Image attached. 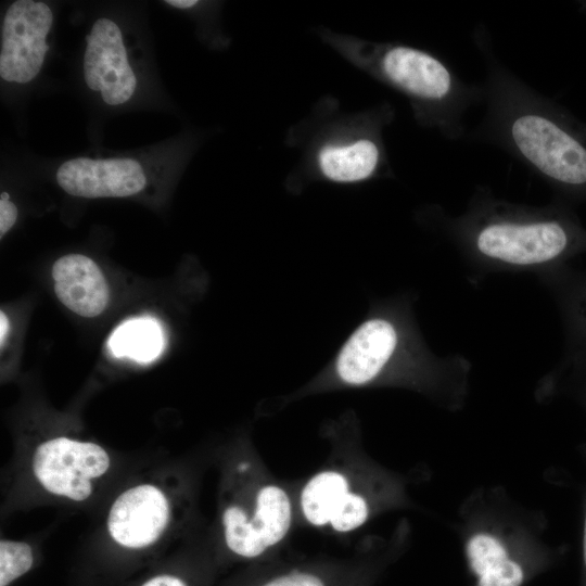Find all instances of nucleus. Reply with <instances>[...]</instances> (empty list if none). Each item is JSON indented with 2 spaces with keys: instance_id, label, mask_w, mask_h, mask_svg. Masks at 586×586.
<instances>
[{
  "instance_id": "nucleus-1",
  "label": "nucleus",
  "mask_w": 586,
  "mask_h": 586,
  "mask_svg": "<svg viewBox=\"0 0 586 586\" xmlns=\"http://www.w3.org/2000/svg\"><path fill=\"white\" fill-rule=\"evenodd\" d=\"M473 40L486 64V111L472 137L524 164L556 191V200L586 201V124L502 65L484 29Z\"/></svg>"
},
{
  "instance_id": "nucleus-2",
  "label": "nucleus",
  "mask_w": 586,
  "mask_h": 586,
  "mask_svg": "<svg viewBox=\"0 0 586 586\" xmlns=\"http://www.w3.org/2000/svg\"><path fill=\"white\" fill-rule=\"evenodd\" d=\"M462 260L475 272H533L538 277L566 267L586 252V228L561 201L544 205L514 203L477 186L466 209L451 216L431 212Z\"/></svg>"
},
{
  "instance_id": "nucleus-3",
  "label": "nucleus",
  "mask_w": 586,
  "mask_h": 586,
  "mask_svg": "<svg viewBox=\"0 0 586 586\" xmlns=\"http://www.w3.org/2000/svg\"><path fill=\"white\" fill-rule=\"evenodd\" d=\"M399 309L380 310L356 328L335 358V381L345 387H406L450 412L461 410L469 397L471 362L459 354L432 353L410 316Z\"/></svg>"
},
{
  "instance_id": "nucleus-4",
  "label": "nucleus",
  "mask_w": 586,
  "mask_h": 586,
  "mask_svg": "<svg viewBox=\"0 0 586 586\" xmlns=\"http://www.w3.org/2000/svg\"><path fill=\"white\" fill-rule=\"evenodd\" d=\"M454 530L471 586H526L566 553V546L547 542L545 513L499 485L480 486L467 495Z\"/></svg>"
},
{
  "instance_id": "nucleus-5",
  "label": "nucleus",
  "mask_w": 586,
  "mask_h": 586,
  "mask_svg": "<svg viewBox=\"0 0 586 586\" xmlns=\"http://www.w3.org/2000/svg\"><path fill=\"white\" fill-rule=\"evenodd\" d=\"M332 444L326 462L294 491L297 520L346 535L385 512L415 506L405 474L381 466L359 444Z\"/></svg>"
},
{
  "instance_id": "nucleus-6",
  "label": "nucleus",
  "mask_w": 586,
  "mask_h": 586,
  "mask_svg": "<svg viewBox=\"0 0 586 586\" xmlns=\"http://www.w3.org/2000/svg\"><path fill=\"white\" fill-rule=\"evenodd\" d=\"M360 63L375 78L403 93L416 119L448 140L467 133L464 116L483 102L482 85L461 79L442 59L400 43H366Z\"/></svg>"
},
{
  "instance_id": "nucleus-7",
  "label": "nucleus",
  "mask_w": 586,
  "mask_h": 586,
  "mask_svg": "<svg viewBox=\"0 0 586 586\" xmlns=\"http://www.w3.org/2000/svg\"><path fill=\"white\" fill-rule=\"evenodd\" d=\"M229 476L220 511L225 546L243 560L266 559L282 546L297 520L295 493L255 454L240 460Z\"/></svg>"
},
{
  "instance_id": "nucleus-8",
  "label": "nucleus",
  "mask_w": 586,
  "mask_h": 586,
  "mask_svg": "<svg viewBox=\"0 0 586 586\" xmlns=\"http://www.w3.org/2000/svg\"><path fill=\"white\" fill-rule=\"evenodd\" d=\"M110 463L109 454L100 445L61 436L36 448L31 468L46 491L85 501L93 492L92 480L105 474Z\"/></svg>"
},
{
  "instance_id": "nucleus-9",
  "label": "nucleus",
  "mask_w": 586,
  "mask_h": 586,
  "mask_svg": "<svg viewBox=\"0 0 586 586\" xmlns=\"http://www.w3.org/2000/svg\"><path fill=\"white\" fill-rule=\"evenodd\" d=\"M53 15L48 4L33 0L13 2L3 18L0 76L25 84L39 73L49 50L46 37Z\"/></svg>"
},
{
  "instance_id": "nucleus-10",
  "label": "nucleus",
  "mask_w": 586,
  "mask_h": 586,
  "mask_svg": "<svg viewBox=\"0 0 586 586\" xmlns=\"http://www.w3.org/2000/svg\"><path fill=\"white\" fill-rule=\"evenodd\" d=\"M86 40L84 76L88 87L100 91L109 105L125 103L132 95L137 79L127 59L120 29L113 21L100 18Z\"/></svg>"
},
{
  "instance_id": "nucleus-11",
  "label": "nucleus",
  "mask_w": 586,
  "mask_h": 586,
  "mask_svg": "<svg viewBox=\"0 0 586 586\" xmlns=\"http://www.w3.org/2000/svg\"><path fill=\"white\" fill-rule=\"evenodd\" d=\"M170 506L164 492L152 484L124 491L112 504L107 530L115 543L128 549L154 544L166 530Z\"/></svg>"
},
{
  "instance_id": "nucleus-12",
  "label": "nucleus",
  "mask_w": 586,
  "mask_h": 586,
  "mask_svg": "<svg viewBox=\"0 0 586 586\" xmlns=\"http://www.w3.org/2000/svg\"><path fill=\"white\" fill-rule=\"evenodd\" d=\"M56 180L68 194L88 199L130 196L146 183L142 166L131 158L69 160L59 167Z\"/></svg>"
},
{
  "instance_id": "nucleus-13",
  "label": "nucleus",
  "mask_w": 586,
  "mask_h": 586,
  "mask_svg": "<svg viewBox=\"0 0 586 586\" xmlns=\"http://www.w3.org/2000/svg\"><path fill=\"white\" fill-rule=\"evenodd\" d=\"M384 119L354 140L331 142L323 145L317 155L321 175L333 182H360L375 176L385 164V152L381 142V126Z\"/></svg>"
},
{
  "instance_id": "nucleus-14",
  "label": "nucleus",
  "mask_w": 586,
  "mask_h": 586,
  "mask_svg": "<svg viewBox=\"0 0 586 586\" xmlns=\"http://www.w3.org/2000/svg\"><path fill=\"white\" fill-rule=\"evenodd\" d=\"M552 294L565 333V357L556 371L586 364V272L568 266L538 277Z\"/></svg>"
},
{
  "instance_id": "nucleus-15",
  "label": "nucleus",
  "mask_w": 586,
  "mask_h": 586,
  "mask_svg": "<svg viewBox=\"0 0 586 586\" xmlns=\"http://www.w3.org/2000/svg\"><path fill=\"white\" fill-rule=\"evenodd\" d=\"M52 277L55 295L75 314L92 318L105 309L110 298L109 286L91 258L80 254L65 255L54 263Z\"/></svg>"
},
{
  "instance_id": "nucleus-16",
  "label": "nucleus",
  "mask_w": 586,
  "mask_h": 586,
  "mask_svg": "<svg viewBox=\"0 0 586 586\" xmlns=\"http://www.w3.org/2000/svg\"><path fill=\"white\" fill-rule=\"evenodd\" d=\"M107 346L115 357H128L137 362L148 364L162 354L165 335L155 318H131L113 331Z\"/></svg>"
},
{
  "instance_id": "nucleus-17",
  "label": "nucleus",
  "mask_w": 586,
  "mask_h": 586,
  "mask_svg": "<svg viewBox=\"0 0 586 586\" xmlns=\"http://www.w3.org/2000/svg\"><path fill=\"white\" fill-rule=\"evenodd\" d=\"M570 394L586 415V364L562 372H550L538 386V398H549L558 393Z\"/></svg>"
},
{
  "instance_id": "nucleus-18",
  "label": "nucleus",
  "mask_w": 586,
  "mask_h": 586,
  "mask_svg": "<svg viewBox=\"0 0 586 586\" xmlns=\"http://www.w3.org/2000/svg\"><path fill=\"white\" fill-rule=\"evenodd\" d=\"M34 564L31 547L25 542L1 539L0 586H9L26 574Z\"/></svg>"
},
{
  "instance_id": "nucleus-19",
  "label": "nucleus",
  "mask_w": 586,
  "mask_h": 586,
  "mask_svg": "<svg viewBox=\"0 0 586 586\" xmlns=\"http://www.w3.org/2000/svg\"><path fill=\"white\" fill-rule=\"evenodd\" d=\"M582 455L586 462V444L582 446ZM582 527H581V571L579 585L586 586V479L581 485Z\"/></svg>"
},
{
  "instance_id": "nucleus-20",
  "label": "nucleus",
  "mask_w": 586,
  "mask_h": 586,
  "mask_svg": "<svg viewBox=\"0 0 586 586\" xmlns=\"http://www.w3.org/2000/svg\"><path fill=\"white\" fill-rule=\"evenodd\" d=\"M17 218V208L9 200V194L2 192L0 196V237L3 235L13 227Z\"/></svg>"
},
{
  "instance_id": "nucleus-21",
  "label": "nucleus",
  "mask_w": 586,
  "mask_h": 586,
  "mask_svg": "<svg viewBox=\"0 0 586 586\" xmlns=\"http://www.w3.org/2000/svg\"><path fill=\"white\" fill-rule=\"evenodd\" d=\"M140 586H189V584L177 575L165 573L150 577Z\"/></svg>"
},
{
  "instance_id": "nucleus-22",
  "label": "nucleus",
  "mask_w": 586,
  "mask_h": 586,
  "mask_svg": "<svg viewBox=\"0 0 586 586\" xmlns=\"http://www.w3.org/2000/svg\"><path fill=\"white\" fill-rule=\"evenodd\" d=\"M9 328H10V324H9L8 317L3 311H1L0 313V343H1V347L3 346L4 341H5L7 336H8Z\"/></svg>"
},
{
  "instance_id": "nucleus-23",
  "label": "nucleus",
  "mask_w": 586,
  "mask_h": 586,
  "mask_svg": "<svg viewBox=\"0 0 586 586\" xmlns=\"http://www.w3.org/2000/svg\"><path fill=\"white\" fill-rule=\"evenodd\" d=\"M165 2L171 7H176L179 9H188L198 4V1L195 0H167Z\"/></svg>"
}]
</instances>
